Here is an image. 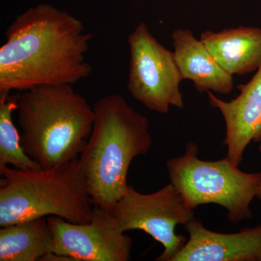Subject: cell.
Segmentation results:
<instances>
[{
  "mask_svg": "<svg viewBox=\"0 0 261 261\" xmlns=\"http://www.w3.org/2000/svg\"><path fill=\"white\" fill-rule=\"evenodd\" d=\"M0 47V95L42 86L73 85L89 76L93 35L64 10L40 4L18 15Z\"/></svg>",
  "mask_w": 261,
  "mask_h": 261,
  "instance_id": "1",
  "label": "cell"
},
{
  "mask_svg": "<svg viewBox=\"0 0 261 261\" xmlns=\"http://www.w3.org/2000/svg\"><path fill=\"white\" fill-rule=\"evenodd\" d=\"M93 109V128L79 159L94 205L111 211L129 187L132 161L150 149L152 135L147 117L119 94L100 98Z\"/></svg>",
  "mask_w": 261,
  "mask_h": 261,
  "instance_id": "2",
  "label": "cell"
},
{
  "mask_svg": "<svg viewBox=\"0 0 261 261\" xmlns=\"http://www.w3.org/2000/svg\"><path fill=\"white\" fill-rule=\"evenodd\" d=\"M72 86H42L19 94L20 144L43 169L79 159L92 134L93 107Z\"/></svg>",
  "mask_w": 261,
  "mask_h": 261,
  "instance_id": "3",
  "label": "cell"
},
{
  "mask_svg": "<svg viewBox=\"0 0 261 261\" xmlns=\"http://www.w3.org/2000/svg\"><path fill=\"white\" fill-rule=\"evenodd\" d=\"M0 226L57 216L74 224L92 219L94 203L80 159L43 169L0 170Z\"/></svg>",
  "mask_w": 261,
  "mask_h": 261,
  "instance_id": "4",
  "label": "cell"
},
{
  "mask_svg": "<svg viewBox=\"0 0 261 261\" xmlns=\"http://www.w3.org/2000/svg\"><path fill=\"white\" fill-rule=\"evenodd\" d=\"M195 142H187L185 154L166 161L171 183L192 210L205 204L226 208L233 224L251 219L250 204L256 197L261 172L246 173L225 158L204 161L197 156Z\"/></svg>",
  "mask_w": 261,
  "mask_h": 261,
  "instance_id": "5",
  "label": "cell"
},
{
  "mask_svg": "<svg viewBox=\"0 0 261 261\" xmlns=\"http://www.w3.org/2000/svg\"><path fill=\"white\" fill-rule=\"evenodd\" d=\"M109 211L123 232L141 230L163 245L164 250L158 261L173 260L187 241L186 237L175 233L176 226L195 219L194 210L187 207L171 183L151 194L140 193L129 185Z\"/></svg>",
  "mask_w": 261,
  "mask_h": 261,
  "instance_id": "6",
  "label": "cell"
},
{
  "mask_svg": "<svg viewBox=\"0 0 261 261\" xmlns=\"http://www.w3.org/2000/svg\"><path fill=\"white\" fill-rule=\"evenodd\" d=\"M129 72L127 89L147 109L166 114L170 106L185 107L180 83L183 77L174 53L163 47L145 23L128 37Z\"/></svg>",
  "mask_w": 261,
  "mask_h": 261,
  "instance_id": "7",
  "label": "cell"
},
{
  "mask_svg": "<svg viewBox=\"0 0 261 261\" xmlns=\"http://www.w3.org/2000/svg\"><path fill=\"white\" fill-rule=\"evenodd\" d=\"M57 254L77 261H128L133 240L125 234L111 211L94 205L88 223L74 224L48 216Z\"/></svg>",
  "mask_w": 261,
  "mask_h": 261,
  "instance_id": "8",
  "label": "cell"
},
{
  "mask_svg": "<svg viewBox=\"0 0 261 261\" xmlns=\"http://www.w3.org/2000/svg\"><path fill=\"white\" fill-rule=\"evenodd\" d=\"M238 97L226 102L207 92L209 103L217 108L226 123L223 145L227 147L226 158L239 166L244 152L251 142H261V65L250 82L238 87Z\"/></svg>",
  "mask_w": 261,
  "mask_h": 261,
  "instance_id": "9",
  "label": "cell"
},
{
  "mask_svg": "<svg viewBox=\"0 0 261 261\" xmlns=\"http://www.w3.org/2000/svg\"><path fill=\"white\" fill-rule=\"evenodd\" d=\"M185 228L189 240L172 261H261V224L225 233L195 219Z\"/></svg>",
  "mask_w": 261,
  "mask_h": 261,
  "instance_id": "10",
  "label": "cell"
},
{
  "mask_svg": "<svg viewBox=\"0 0 261 261\" xmlns=\"http://www.w3.org/2000/svg\"><path fill=\"white\" fill-rule=\"evenodd\" d=\"M171 39L173 53L184 80H191L200 93L214 92L226 95L232 92L233 75L219 64L191 31L176 29Z\"/></svg>",
  "mask_w": 261,
  "mask_h": 261,
  "instance_id": "11",
  "label": "cell"
},
{
  "mask_svg": "<svg viewBox=\"0 0 261 261\" xmlns=\"http://www.w3.org/2000/svg\"><path fill=\"white\" fill-rule=\"evenodd\" d=\"M200 40L231 75L256 71L261 65V29L239 27L219 32L206 31Z\"/></svg>",
  "mask_w": 261,
  "mask_h": 261,
  "instance_id": "12",
  "label": "cell"
},
{
  "mask_svg": "<svg viewBox=\"0 0 261 261\" xmlns=\"http://www.w3.org/2000/svg\"><path fill=\"white\" fill-rule=\"evenodd\" d=\"M56 253L47 217L3 226L0 229V261L42 260Z\"/></svg>",
  "mask_w": 261,
  "mask_h": 261,
  "instance_id": "13",
  "label": "cell"
},
{
  "mask_svg": "<svg viewBox=\"0 0 261 261\" xmlns=\"http://www.w3.org/2000/svg\"><path fill=\"white\" fill-rule=\"evenodd\" d=\"M19 94L0 95V170L8 166L17 169L41 168L25 153L20 137L13 121V113L18 109Z\"/></svg>",
  "mask_w": 261,
  "mask_h": 261,
  "instance_id": "14",
  "label": "cell"
},
{
  "mask_svg": "<svg viewBox=\"0 0 261 261\" xmlns=\"http://www.w3.org/2000/svg\"><path fill=\"white\" fill-rule=\"evenodd\" d=\"M259 152H260L261 154V142L260 145H259ZM257 198L260 199L261 200V181L260 185H259L258 188H257V191L256 194Z\"/></svg>",
  "mask_w": 261,
  "mask_h": 261,
  "instance_id": "15",
  "label": "cell"
}]
</instances>
